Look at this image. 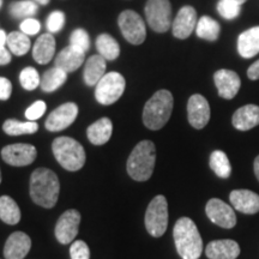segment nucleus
I'll return each instance as SVG.
<instances>
[{
  "mask_svg": "<svg viewBox=\"0 0 259 259\" xmlns=\"http://www.w3.org/2000/svg\"><path fill=\"white\" fill-rule=\"evenodd\" d=\"M234 2H235V3H238V4L242 5V4H244L245 2H247V0H234Z\"/></svg>",
  "mask_w": 259,
  "mask_h": 259,
  "instance_id": "obj_47",
  "label": "nucleus"
},
{
  "mask_svg": "<svg viewBox=\"0 0 259 259\" xmlns=\"http://www.w3.org/2000/svg\"><path fill=\"white\" fill-rule=\"evenodd\" d=\"M145 18L149 27L156 32H166L171 27V5L169 0H148Z\"/></svg>",
  "mask_w": 259,
  "mask_h": 259,
  "instance_id": "obj_9",
  "label": "nucleus"
},
{
  "mask_svg": "<svg viewBox=\"0 0 259 259\" xmlns=\"http://www.w3.org/2000/svg\"><path fill=\"white\" fill-rule=\"evenodd\" d=\"M2 5H3V0H0V8H2Z\"/></svg>",
  "mask_w": 259,
  "mask_h": 259,
  "instance_id": "obj_49",
  "label": "nucleus"
},
{
  "mask_svg": "<svg viewBox=\"0 0 259 259\" xmlns=\"http://www.w3.org/2000/svg\"><path fill=\"white\" fill-rule=\"evenodd\" d=\"M205 212L210 221L221 228L231 229L236 225L234 209L221 199L212 198L206 203Z\"/></svg>",
  "mask_w": 259,
  "mask_h": 259,
  "instance_id": "obj_11",
  "label": "nucleus"
},
{
  "mask_svg": "<svg viewBox=\"0 0 259 259\" xmlns=\"http://www.w3.org/2000/svg\"><path fill=\"white\" fill-rule=\"evenodd\" d=\"M173 238L181 258L199 259L203 252V240L192 220L189 218L178 220L173 229Z\"/></svg>",
  "mask_w": 259,
  "mask_h": 259,
  "instance_id": "obj_2",
  "label": "nucleus"
},
{
  "mask_svg": "<svg viewBox=\"0 0 259 259\" xmlns=\"http://www.w3.org/2000/svg\"><path fill=\"white\" fill-rule=\"evenodd\" d=\"M71 259H90V250L83 240H77L71 245Z\"/></svg>",
  "mask_w": 259,
  "mask_h": 259,
  "instance_id": "obj_37",
  "label": "nucleus"
},
{
  "mask_svg": "<svg viewBox=\"0 0 259 259\" xmlns=\"http://www.w3.org/2000/svg\"><path fill=\"white\" fill-rule=\"evenodd\" d=\"M19 28H21L22 32H24L25 35L30 36V35H35L40 31L41 24H40V22L36 21V19L27 18L22 22L21 25H19Z\"/></svg>",
  "mask_w": 259,
  "mask_h": 259,
  "instance_id": "obj_40",
  "label": "nucleus"
},
{
  "mask_svg": "<svg viewBox=\"0 0 259 259\" xmlns=\"http://www.w3.org/2000/svg\"><path fill=\"white\" fill-rule=\"evenodd\" d=\"M233 208L242 213L253 215L259 211V194L250 190H234L229 194Z\"/></svg>",
  "mask_w": 259,
  "mask_h": 259,
  "instance_id": "obj_18",
  "label": "nucleus"
},
{
  "mask_svg": "<svg viewBox=\"0 0 259 259\" xmlns=\"http://www.w3.org/2000/svg\"><path fill=\"white\" fill-rule=\"evenodd\" d=\"M80 223V213L74 209L65 211L58 220L56 226V238L63 245H67L73 241L78 234Z\"/></svg>",
  "mask_w": 259,
  "mask_h": 259,
  "instance_id": "obj_13",
  "label": "nucleus"
},
{
  "mask_svg": "<svg viewBox=\"0 0 259 259\" xmlns=\"http://www.w3.org/2000/svg\"><path fill=\"white\" fill-rule=\"evenodd\" d=\"M205 254L209 259H236L240 254V246L231 239L215 240L206 246Z\"/></svg>",
  "mask_w": 259,
  "mask_h": 259,
  "instance_id": "obj_19",
  "label": "nucleus"
},
{
  "mask_svg": "<svg viewBox=\"0 0 259 259\" xmlns=\"http://www.w3.org/2000/svg\"><path fill=\"white\" fill-rule=\"evenodd\" d=\"M213 82L218 88L219 95L226 100L234 99L241 87V79L239 74L227 69L216 71L213 74Z\"/></svg>",
  "mask_w": 259,
  "mask_h": 259,
  "instance_id": "obj_15",
  "label": "nucleus"
},
{
  "mask_svg": "<svg viewBox=\"0 0 259 259\" xmlns=\"http://www.w3.org/2000/svg\"><path fill=\"white\" fill-rule=\"evenodd\" d=\"M156 162V148L151 141H142L130 154L127 164L128 176L136 181H147L154 173Z\"/></svg>",
  "mask_w": 259,
  "mask_h": 259,
  "instance_id": "obj_3",
  "label": "nucleus"
},
{
  "mask_svg": "<svg viewBox=\"0 0 259 259\" xmlns=\"http://www.w3.org/2000/svg\"><path fill=\"white\" fill-rule=\"evenodd\" d=\"M220 32H221V27H220L219 22H216L211 17L203 16L197 22L196 34L203 40L216 41L220 36Z\"/></svg>",
  "mask_w": 259,
  "mask_h": 259,
  "instance_id": "obj_29",
  "label": "nucleus"
},
{
  "mask_svg": "<svg viewBox=\"0 0 259 259\" xmlns=\"http://www.w3.org/2000/svg\"><path fill=\"white\" fill-rule=\"evenodd\" d=\"M218 11L225 19H234L240 15L241 5L234 0H220Z\"/></svg>",
  "mask_w": 259,
  "mask_h": 259,
  "instance_id": "obj_35",
  "label": "nucleus"
},
{
  "mask_svg": "<svg viewBox=\"0 0 259 259\" xmlns=\"http://www.w3.org/2000/svg\"><path fill=\"white\" fill-rule=\"evenodd\" d=\"M96 48L100 56L106 60H115L120 54V46L114 37L108 34H101L96 38Z\"/></svg>",
  "mask_w": 259,
  "mask_h": 259,
  "instance_id": "obj_28",
  "label": "nucleus"
},
{
  "mask_svg": "<svg viewBox=\"0 0 259 259\" xmlns=\"http://www.w3.org/2000/svg\"><path fill=\"white\" fill-rule=\"evenodd\" d=\"M6 41H8V35L5 34L4 30H0V47H4Z\"/></svg>",
  "mask_w": 259,
  "mask_h": 259,
  "instance_id": "obj_44",
  "label": "nucleus"
},
{
  "mask_svg": "<svg viewBox=\"0 0 259 259\" xmlns=\"http://www.w3.org/2000/svg\"><path fill=\"white\" fill-rule=\"evenodd\" d=\"M197 12L192 6H184L178 12L177 17L171 23V31L177 38L185 40L192 34L197 27Z\"/></svg>",
  "mask_w": 259,
  "mask_h": 259,
  "instance_id": "obj_16",
  "label": "nucleus"
},
{
  "mask_svg": "<svg viewBox=\"0 0 259 259\" xmlns=\"http://www.w3.org/2000/svg\"><path fill=\"white\" fill-rule=\"evenodd\" d=\"M36 12L37 4L31 0H22L10 5V14L14 18H30Z\"/></svg>",
  "mask_w": 259,
  "mask_h": 259,
  "instance_id": "obj_33",
  "label": "nucleus"
},
{
  "mask_svg": "<svg viewBox=\"0 0 259 259\" xmlns=\"http://www.w3.org/2000/svg\"><path fill=\"white\" fill-rule=\"evenodd\" d=\"M65 24V14L61 11H54L48 16L46 25L50 32H58Z\"/></svg>",
  "mask_w": 259,
  "mask_h": 259,
  "instance_id": "obj_38",
  "label": "nucleus"
},
{
  "mask_svg": "<svg viewBox=\"0 0 259 259\" xmlns=\"http://www.w3.org/2000/svg\"><path fill=\"white\" fill-rule=\"evenodd\" d=\"M32 2L37 3V4H40V5H47L51 0H32Z\"/></svg>",
  "mask_w": 259,
  "mask_h": 259,
  "instance_id": "obj_46",
  "label": "nucleus"
},
{
  "mask_svg": "<svg viewBox=\"0 0 259 259\" xmlns=\"http://www.w3.org/2000/svg\"><path fill=\"white\" fill-rule=\"evenodd\" d=\"M10 51L15 54V56L21 57L27 54L31 47L30 38L28 35H25L22 31H12L8 35V41H6Z\"/></svg>",
  "mask_w": 259,
  "mask_h": 259,
  "instance_id": "obj_32",
  "label": "nucleus"
},
{
  "mask_svg": "<svg viewBox=\"0 0 259 259\" xmlns=\"http://www.w3.org/2000/svg\"><path fill=\"white\" fill-rule=\"evenodd\" d=\"M19 82H21V85L25 90L31 92V90H35L40 85L41 77L37 70H35L34 67H25L19 74Z\"/></svg>",
  "mask_w": 259,
  "mask_h": 259,
  "instance_id": "obj_34",
  "label": "nucleus"
},
{
  "mask_svg": "<svg viewBox=\"0 0 259 259\" xmlns=\"http://www.w3.org/2000/svg\"><path fill=\"white\" fill-rule=\"evenodd\" d=\"M11 63V54L5 47H0V65H8Z\"/></svg>",
  "mask_w": 259,
  "mask_h": 259,
  "instance_id": "obj_43",
  "label": "nucleus"
},
{
  "mask_svg": "<svg viewBox=\"0 0 259 259\" xmlns=\"http://www.w3.org/2000/svg\"><path fill=\"white\" fill-rule=\"evenodd\" d=\"M70 45L71 46L79 48V50H82L83 52H87L90 48V38L88 32L82 28L73 30L70 37Z\"/></svg>",
  "mask_w": 259,
  "mask_h": 259,
  "instance_id": "obj_36",
  "label": "nucleus"
},
{
  "mask_svg": "<svg viewBox=\"0 0 259 259\" xmlns=\"http://www.w3.org/2000/svg\"><path fill=\"white\" fill-rule=\"evenodd\" d=\"M253 168H254V174H255V177H257V179L259 180V155H258L257 157H255Z\"/></svg>",
  "mask_w": 259,
  "mask_h": 259,
  "instance_id": "obj_45",
  "label": "nucleus"
},
{
  "mask_svg": "<svg viewBox=\"0 0 259 259\" xmlns=\"http://www.w3.org/2000/svg\"><path fill=\"white\" fill-rule=\"evenodd\" d=\"M54 157L64 169L77 171L85 163V150L76 139L70 137H58L52 143Z\"/></svg>",
  "mask_w": 259,
  "mask_h": 259,
  "instance_id": "obj_5",
  "label": "nucleus"
},
{
  "mask_svg": "<svg viewBox=\"0 0 259 259\" xmlns=\"http://www.w3.org/2000/svg\"><path fill=\"white\" fill-rule=\"evenodd\" d=\"M168 227V203L164 196H156L145 212V228L154 238H160Z\"/></svg>",
  "mask_w": 259,
  "mask_h": 259,
  "instance_id": "obj_6",
  "label": "nucleus"
},
{
  "mask_svg": "<svg viewBox=\"0 0 259 259\" xmlns=\"http://www.w3.org/2000/svg\"><path fill=\"white\" fill-rule=\"evenodd\" d=\"M187 119L191 126L202 130L210 120V106L206 99L199 94H194L187 102Z\"/></svg>",
  "mask_w": 259,
  "mask_h": 259,
  "instance_id": "obj_14",
  "label": "nucleus"
},
{
  "mask_svg": "<svg viewBox=\"0 0 259 259\" xmlns=\"http://www.w3.org/2000/svg\"><path fill=\"white\" fill-rule=\"evenodd\" d=\"M238 52L245 59L257 56L259 53V27H253L239 35Z\"/></svg>",
  "mask_w": 259,
  "mask_h": 259,
  "instance_id": "obj_23",
  "label": "nucleus"
},
{
  "mask_svg": "<svg viewBox=\"0 0 259 259\" xmlns=\"http://www.w3.org/2000/svg\"><path fill=\"white\" fill-rule=\"evenodd\" d=\"M37 156V150L34 145L17 143L3 148L2 157L6 163L14 167H24L31 164Z\"/></svg>",
  "mask_w": 259,
  "mask_h": 259,
  "instance_id": "obj_10",
  "label": "nucleus"
},
{
  "mask_svg": "<svg viewBox=\"0 0 259 259\" xmlns=\"http://www.w3.org/2000/svg\"><path fill=\"white\" fill-rule=\"evenodd\" d=\"M125 78L119 72H109L96 84V101L103 106H109L118 101L125 92Z\"/></svg>",
  "mask_w": 259,
  "mask_h": 259,
  "instance_id": "obj_7",
  "label": "nucleus"
},
{
  "mask_svg": "<svg viewBox=\"0 0 259 259\" xmlns=\"http://www.w3.org/2000/svg\"><path fill=\"white\" fill-rule=\"evenodd\" d=\"M0 183H2V171H0Z\"/></svg>",
  "mask_w": 259,
  "mask_h": 259,
  "instance_id": "obj_48",
  "label": "nucleus"
},
{
  "mask_svg": "<svg viewBox=\"0 0 259 259\" xmlns=\"http://www.w3.org/2000/svg\"><path fill=\"white\" fill-rule=\"evenodd\" d=\"M78 115V106L73 102H67L60 105L58 108L48 115L45 126L48 131L59 132L67 128Z\"/></svg>",
  "mask_w": 259,
  "mask_h": 259,
  "instance_id": "obj_12",
  "label": "nucleus"
},
{
  "mask_svg": "<svg viewBox=\"0 0 259 259\" xmlns=\"http://www.w3.org/2000/svg\"><path fill=\"white\" fill-rule=\"evenodd\" d=\"M247 76L248 78L252 80L259 79V60H257L255 63H253L250 67H248Z\"/></svg>",
  "mask_w": 259,
  "mask_h": 259,
  "instance_id": "obj_42",
  "label": "nucleus"
},
{
  "mask_svg": "<svg viewBox=\"0 0 259 259\" xmlns=\"http://www.w3.org/2000/svg\"><path fill=\"white\" fill-rule=\"evenodd\" d=\"M233 126L239 131H248L259 125V107L246 105L235 111L232 118Z\"/></svg>",
  "mask_w": 259,
  "mask_h": 259,
  "instance_id": "obj_21",
  "label": "nucleus"
},
{
  "mask_svg": "<svg viewBox=\"0 0 259 259\" xmlns=\"http://www.w3.org/2000/svg\"><path fill=\"white\" fill-rule=\"evenodd\" d=\"M12 94V84L5 77H0V100L6 101Z\"/></svg>",
  "mask_w": 259,
  "mask_h": 259,
  "instance_id": "obj_41",
  "label": "nucleus"
},
{
  "mask_svg": "<svg viewBox=\"0 0 259 259\" xmlns=\"http://www.w3.org/2000/svg\"><path fill=\"white\" fill-rule=\"evenodd\" d=\"M209 164L210 168L213 170V173H215L219 178H221V179H228V178L231 177V162H229V158L227 157V155L223 153V151H212V154L210 155Z\"/></svg>",
  "mask_w": 259,
  "mask_h": 259,
  "instance_id": "obj_30",
  "label": "nucleus"
},
{
  "mask_svg": "<svg viewBox=\"0 0 259 259\" xmlns=\"http://www.w3.org/2000/svg\"><path fill=\"white\" fill-rule=\"evenodd\" d=\"M0 220L10 226L17 225L21 221V210L11 197H0Z\"/></svg>",
  "mask_w": 259,
  "mask_h": 259,
  "instance_id": "obj_26",
  "label": "nucleus"
},
{
  "mask_svg": "<svg viewBox=\"0 0 259 259\" xmlns=\"http://www.w3.org/2000/svg\"><path fill=\"white\" fill-rule=\"evenodd\" d=\"M85 52L74 46H67L56 58V67H59L66 73L73 72L82 66Z\"/></svg>",
  "mask_w": 259,
  "mask_h": 259,
  "instance_id": "obj_20",
  "label": "nucleus"
},
{
  "mask_svg": "<svg viewBox=\"0 0 259 259\" xmlns=\"http://www.w3.org/2000/svg\"><path fill=\"white\" fill-rule=\"evenodd\" d=\"M3 130L9 136L32 135L38 130L36 121H19L16 119H8L3 124Z\"/></svg>",
  "mask_w": 259,
  "mask_h": 259,
  "instance_id": "obj_31",
  "label": "nucleus"
},
{
  "mask_svg": "<svg viewBox=\"0 0 259 259\" xmlns=\"http://www.w3.org/2000/svg\"><path fill=\"white\" fill-rule=\"evenodd\" d=\"M47 106L46 102L44 101H36L29 107V108L25 111V118L28 119L29 121H36L37 119H40L42 115L46 112Z\"/></svg>",
  "mask_w": 259,
  "mask_h": 259,
  "instance_id": "obj_39",
  "label": "nucleus"
},
{
  "mask_svg": "<svg viewBox=\"0 0 259 259\" xmlns=\"http://www.w3.org/2000/svg\"><path fill=\"white\" fill-rule=\"evenodd\" d=\"M67 73L59 67H53L44 73L41 77L40 87L45 93H53L66 82Z\"/></svg>",
  "mask_w": 259,
  "mask_h": 259,
  "instance_id": "obj_27",
  "label": "nucleus"
},
{
  "mask_svg": "<svg viewBox=\"0 0 259 259\" xmlns=\"http://www.w3.org/2000/svg\"><path fill=\"white\" fill-rule=\"evenodd\" d=\"M174 99L168 90H158L154 94L143 109V122L149 130H160L169 120Z\"/></svg>",
  "mask_w": 259,
  "mask_h": 259,
  "instance_id": "obj_4",
  "label": "nucleus"
},
{
  "mask_svg": "<svg viewBox=\"0 0 259 259\" xmlns=\"http://www.w3.org/2000/svg\"><path fill=\"white\" fill-rule=\"evenodd\" d=\"M113 134V124L111 119L101 118L94 122L87 130V136L90 143L94 145H103L109 141Z\"/></svg>",
  "mask_w": 259,
  "mask_h": 259,
  "instance_id": "obj_24",
  "label": "nucleus"
},
{
  "mask_svg": "<svg viewBox=\"0 0 259 259\" xmlns=\"http://www.w3.org/2000/svg\"><path fill=\"white\" fill-rule=\"evenodd\" d=\"M60 183L57 174L48 168H37L30 177V197L32 202L51 209L59 198Z\"/></svg>",
  "mask_w": 259,
  "mask_h": 259,
  "instance_id": "obj_1",
  "label": "nucleus"
},
{
  "mask_svg": "<svg viewBox=\"0 0 259 259\" xmlns=\"http://www.w3.org/2000/svg\"><path fill=\"white\" fill-rule=\"evenodd\" d=\"M56 52V38L52 34H44L32 47V58L36 63L46 65L53 59Z\"/></svg>",
  "mask_w": 259,
  "mask_h": 259,
  "instance_id": "obj_22",
  "label": "nucleus"
},
{
  "mask_svg": "<svg viewBox=\"0 0 259 259\" xmlns=\"http://www.w3.org/2000/svg\"><path fill=\"white\" fill-rule=\"evenodd\" d=\"M118 24L125 40L131 45L138 46L145 41L147 37V28L144 21L136 11L125 10L119 15Z\"/></svg>",
  "mask_w": 259,
  "mask_h": 259,
  "instance_id": "obj_8",
  "label": "nucleus"
},
{
  "mask_svg": "<svg viewBox=\"0 0 259 259\" xmlns=\"http://www.w3.org/2000/svg\"><path fill=\"white\" fill-rule=\"evenodd\" d=\"M31 248V239L23 232H15L4 246L5 259H24Z\"/></svg>",
  "mask_w": 259,
  "mask_h": 259,
  "instance_id": "obj_17",
  "label": "nucleus"
},
{
  "mask_svg": "<svg viewBox=\"0 0 259 259\" xmlns=\"http://www.w3.org/2000/svg\"><path fill=\"white\" fill-rule=\"evenodd\" d=\"M106 74V59L101 56H93L87 61L85 67H84V82L89 87H96Z\"/></svg>",
  "mask_w": 259,
  "mask_h": 259,
  "instance_id": "obj_25",
  "label": "nucleus"
}]
</instances>
